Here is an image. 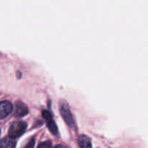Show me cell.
<instances>
[{"label":"cell","mask_w":148,"mask_h":148,"mask_svg":"<svg viewBox=\"0 0 148 148\" xmlns=\"http://www.w3.org/2000/svg\"><path fill=\"white\" fill-rule=\"evenodd\" d=\"M16 141L11 137H5L0 142V148H15Z\"/></svg>","instance_id":"cell-7"},{"label":"cell","mask_w":148,"mask_h":148,"mask_svg":"<svg viewBox=\"0 0 148 148\" xmlns=\"http://www.w3.org/2000/svg\"><path fill=\"white\" fill-rule=\"evenodd\" d=\"M59 108H60L61 114H62V117L64 119V121H66V124L69 125V127L71 129L75 130V127H76V124H75L73 117H72V113H71L67 104L62 101V103L61 102L60 104H59Z\"/></svg>","instance_id":"cell-2"},{"label":"cell","mask_w":148,"mask_h":148,"mask_svg":"<svg viewBox=\"0 0 148 148\" xmlns=\"http://www.w3.org/2000/svg\"><path fill=\"white\" fill-rule=\"evenodd\" d=\"M78 143L81 148H92V143H91L90 138L85 134L79 135Z\"/></svg>","instance_id":"cell-6"},{"label":"cell","mask_w":148,"mask_h":148,"mask_svg":"<svg viewBox=\"0 0 148 148\" xmlns=\"http://www.w3.org/2000/svg\"><path fill=\"white\" fill-rule=\"evenodd\" d=\"M54 148H68V147H65V146L62 145H56Z\"/></svg>","instance_id":"cell-10"},{"label":"cell","mask_w":148,"mask_h":148,"mask_svg":"<svg viewBox=\"0 0 148 148\" xmlns=\"http://www.w3.org/2000/svg\"><path fill=\"white\" fill-rule=\"evenodd\" d=\"M0 132H1V131H0Z\"/></svg>","instance_id":"cell-11"},{"label":"cell","mask_w":148,"mask_h":148,"mask_svg":"<svg viewBox=\"0 0 148 148\" xmlns=\"http://www.w3.org/2000/svg\"><path fill=\"white\" fill-rule=\"evenodd\" d=\"M27 130V124L24 121H14L10 126L8 134L10 137L12 139L18 138L23 135Z\"/></svg>","instance_id":"cell-1"},{"label":"cell","mask_w":148,"mask_h":148,"mask_svg":"<svg viewBox=\"0 0 148 148\" xmlns=\"http://www.w3.org/2000/svg\"><path fill=\"white\" fill-rule=\"evenodd\" d=\"M37 148H52V144L50 141H46L41 143Z\"/></svg>","instance_id":"cell-8"},{"label":"cell","mask_w":148,"mask_h":148,"mask_svg":"<svg viewBox=\"0 0 148 148\" xmlns=\"http://www.w3.org/2000/svg\"><path fill=\"white\" fill-rule=\"evenodd\" d=\"M35 145V140H31L30 142L28 143V144L25 146V148H33Z\"/></svg>","instance_id":"cell-9"},{"label":"cell","mask_w":148,"mask_h":148,"mask_svg":"<svg viewBox=\"0 0 148 148\" xmlns=\"http://www.w3.org/2000/svg\"><path fill=\"white\" fill-rule=\"evenodd\" d=\"M13 106L8 101L0 102V119H4L8 116L12 111Z\"/></svg>","instance_id":"cell-4"},{"label":"cell","mask_w":148,"mask_h":148,"mask_svg":"<svg viewBox=\"0 0 148 148\" xmlns=\"http://www.w3.org/2000/svg\"><path fill=\"white\" fill-rule=\"evenodd\" d=\"M29 112L28 107L22 101H17L14 105V115L17 117H23Z\"/></svg>","instance_id":"cell-5"},{"label":"cell","mask_w":148,"mask_h":148,"mask_svg":"<svg viewBox=\"0 0 148 148\" xmlns=\"http://www.w3.org/2000/svg\"><path fill=\"white\" fill-rule=\"evenodd\" d=\"M42 115H43V119L46 120V124H47V127L49 128V130H50L51 132L55 136H57L59 134V131H58L57 126H56V123H55L54 120H53V116H52L51 113L49 111H42Z\"/></svg>","instance_id":"cell-3"}]
</instances>
